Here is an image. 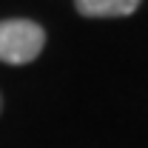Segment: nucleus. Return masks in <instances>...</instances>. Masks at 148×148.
Returning a JSON list of instances; mask_svg holds the SVG:
<instances>
[{"label":"nucleus","mask_w":148,"mask_h":148,"mask_svg":"<svg viewBox=\"0 0 148 148\" xmlns=\"http://www.w3.org/2000/svg\"><path fill=\"white\" fill-rule=\"evenodd\" d=\"M46 46V29L26 17L0 20V63L26 66L40 57Z\"/></svg>","instance_id":"nucleus-1"},{"label":"nucleus","mask_w":148,"mask_h":148,"mask_svg":"<svg viewBox=\"0 0 148 148\" xmlns=\"http://www.w3.org/2000/svg\"><path fill=\"white\" fill-rule=\"evenodd\" d=\"M143 0H74V9L83 17H128Z\"/></svg>","instance_id":"nucleus-2"},{"label":"nucleus","mask_w":148,"mask_h":148,"mask_svg":"<svg viewBox=\"0 0 148 148\" xmlns=\"http://www.w3.org/2000/svg\"><path fill=\"white\" fill-rule=\"evenodd\" d=\"M0 111H3V97H0Z\"/></svg>","instance_id":"nucleus-3"}]
</instances>
